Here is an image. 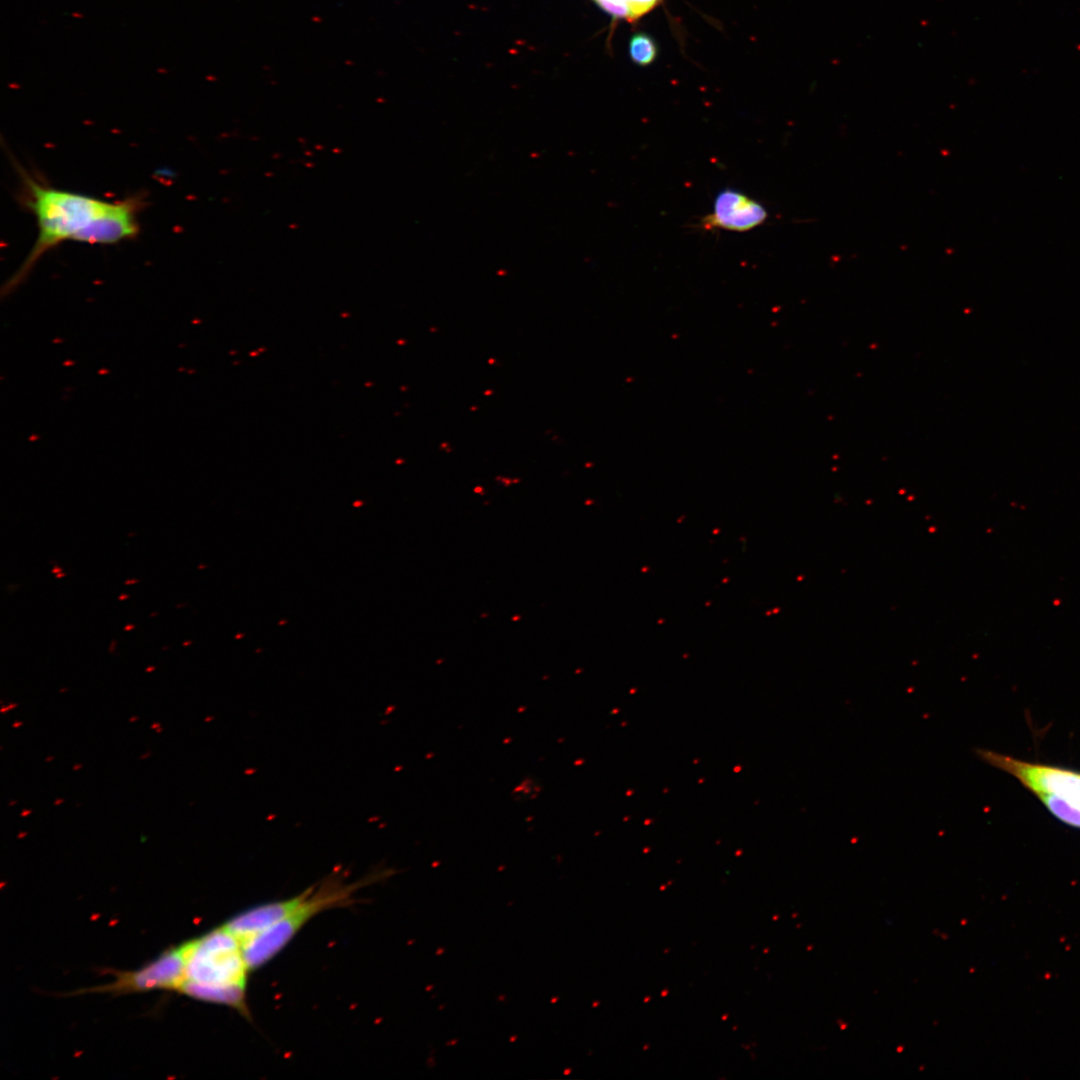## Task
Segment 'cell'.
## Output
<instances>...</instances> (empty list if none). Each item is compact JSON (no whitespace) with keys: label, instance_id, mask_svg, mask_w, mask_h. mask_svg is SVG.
Here are the masks:
<instances>
[{"label":"cell","instance_id":"1","mask_svg":"<svg viewBox=\"0 0 1080 1080\" xmlns=\"http://www.w3.org/2000/svg\"><path fill=\"white\" fill-rule=\"evenodd\" d=\"M24 204L37 220L38 236L26 259L6 289L17 285L49 250L64 241L115 244L139 233L138 215L143 206L137 197L106 201L85 194L53 188L21 171Z\"/></svg>","mask_w":1080,"mask_h":1080},{"label":"cell","instance_id":"2","mask_svg":"<svg viewBox=\"0 0 1080 1080\" xmlns=\"http://www.w3.org/2000/svg\"><path fill=\"white\" fill-rule=\"evenodd\" d=\"M390 874V871L384 870L356 882H347L338 873H332L310 886L306 898L288 916L243 944L244 956L250 970H256L272 960L315 916L326 910L352 905L355 894L361 887L382 880Z\"/></svg>","mask_w":1080,"mask_h":1080},{"label":"cell","instance_id":"3","mask_svg":"<svg viewBox=\"0 0 1080 1080\" xmlns=\"http://www.w3.org/2000/svg\"><path fill=\"white\" fill-rule=\"evenodd\" d=\"M976 752L982 761L1016 778L1061 822L1080 828V772L987 749Z\"/></svg>","mask_w":1080,"mask_h":1080},{"label":"cell","instance_id":"4","mask_svg":"<svg viewBox=\"0 0 1080 1080\" xmlns=\"http://www.w3.org/2000/svg\"><path fill=\"white\" fill-rule=\"evenodd\" d=\"M179 947L185 981L215 987H247L251 970L243 944L225 925Z\"/></svg>","mask_w":1080,"mask_h":1080},{"label":"cell","instance_id":"5","mask_svg":"<svg viewBox=\"0 0 1080 1080\" xmlns=\"http://www.w3.org/2000/svg\"><path fill=\"white\" fill-rule=\"evenodd\" d=\"M185 981L184 959L180 947L162 953L143 968L115 973V980L89 991L110 993L146 992L155 989L179 990Z\"/></svg>","mask_w":1080,"mask_h":1080},{"label":"cell","instance_id":"6","mask_svg":"<svg viewBox=\"0 0 1080 1080\" xmlns=\"http://www.w3.org/2000/svg\"><path fill=\"white\" fill-rule=\"evenodd\" d=\"M765 207L731 188L721 190L714 199L713 210L702 222L704 228H719L734 232H746L766 221Z\"/></svg>","mask_w":1080,"mask_h":1080},{"label":"cell","instance_id":"7","mask_svg":"<svg viewBox=\"0 0 1080 1080\" xmlns=\"http://www.w3.org/2000/svg\"><path fill=\"white\" fill-rule=\"evenodd\" d=\"M309 891L310 887L293 897L256 905L235 915L224 925L244 944L288 916Z\"/></svg>","mask_w":1080,"mask_h":1080},{"label":"cell","instance_id":"8","mask_svg":"<svg viewBox=\"0 0 1080 1080\" xmlns=\"http://www.w3.org/2000/svg\"><path fill=\"white\" fill-rule=\"evenodd\" d=\"M178 991L199 1001L228 1006L250 1018L245 986L215 987L185 981Z\"/></svg>","mask_w":1080,"mask_h":1080},{"label":"cell","instance_id":"9","mask_svg":"<svg viewBox=\"0 0 1080 1080\" xmlns=\"http://www.w3.org/2000/svg\"><path fill=\"white\" fill-rule=\"evenodd\" d=\"M629 55L631 60L637 65H650L656 59L657 45L653 38L648 34L643 32L636 33L629 42Z\"/></svg>","mask_w":1080,"mask_h":1080},{"label":"cell","instance_id":"10","mask_svg":"<svg viewBox=\"0 0 1080 1080\" xmlns=\"http://www.w3.org/2000/svg\"><path fill=\"white\" fill-rule=\"evenodd\" d=\"M630 8L633 21L659 5L662 0H622Z\"/></svg>","mask_w":1080,"mask_h":1080}]
</instances>
